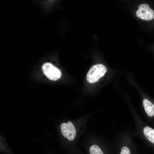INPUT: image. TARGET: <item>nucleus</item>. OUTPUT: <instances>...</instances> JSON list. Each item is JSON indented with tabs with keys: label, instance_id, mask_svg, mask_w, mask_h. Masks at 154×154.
Here are the masks:
<instances>
[{
	"label": "nucleus",
	"instance_id": "1",
	"mask_svg": "<svg viewBox=\"0 0 154 154\" xmlns=\"http://www.w3.org/2000/svg\"><path fill=\"white\" fill-rule=\"evenodd\" d=\"M105 66L102 64H98L93 66L86 75V79L89 83H93L97 82L106 72Z\"/></svg>",
	"mask_w": 154,
	"mask_h": 154
},
{
	"label": "nucleus",
	"instance_id": "2",
	"mask_svg": "<svg viewBox=\"0 0 154 154\" xmlns=\"http://www.w3.org/2000/svg\"><path fill=\"white\" fill-rule=\"evenodd\" d=\"M42 69L44 74L50 80L56 81L61 77V71L50 63L44 64Z\"/></svg>",
	"mask_w": 154,
	"mask_h": 154
},
{
	"label": "nucleus",
	"instance_id": "3",
	"mask_svg": "<svg viewBox=\"0 0 154 154\" xmlns=\"http://www.w3.org/2000/svg\"><path fill=\"white\" fill-rule=\"evenodd\" d=\"M136 14L138 17L146 21L151 20L154 18V10L150 8L147 4H140Z\"/></svg>",
	"mask_w": 154,
	"mask_h": 154
},
{
	"label": "nucleus",
	"instance_id": "4",
	"mask_svg": "<svg viewBox=\"0 0 154 154\" xmlns=\"http://www.w3.org/2000/svg\"><path fill=\"white\" fill-rule=\"evenodd\" d=\"M60 130L64 137L70 141H72L75 138L76 130L75 127L70 121L67 123H63L60 125Z\"/></svg>",
	"mask_w": 154,
	"mask_h": 154
},
{
	"label": "nucleus",
	"instance_id": "5",
	"mask_svg": "<svg viewBox=\"0 0 154 154\" xmlns=\"http://www.w3.org/2000/svg\"><path fill=\"white\" fill-rule=\"evenodd\" d=\"M143 104L145 110L148 116H154V104L146 98L143 100Z\"/></svg>",
	"mask_w": 154,
	"mask_h": 154
},
{
	"label": "nucleus",
	"instance_id": "6",
	"mask_svg": "<svg viewBox=\"0 0 154 154\" xmlns=\"http://www.w3.org/2000/svg\"><path fill=\"white\" fill-rule=\"evenodd\" d=\"M143 133L145 136L149 141L154 144V129L147 126L144 128Z\"/></svg>",
	"mask_w": 154,
	"mask_h": 154
},
{
	"label": "nucleus",
	"instance_id": "7",
	"mask_svg": "<svg viewBox=\"0 0 154 154\" xmlns=\"http://www.w3.org/2000/svg\"><path fill=\"white\" fill-rule=\"evenodd\" d=\"M90 154H104L101 149L97 145L92 146L89 149Z\"/></svg>",
	"mask_w": 154,
	"mask_h": 154
},
{
	"label": "nucleus",
	"instance_id": "8",
	"mask_svg": "<svg viewBox=\"0 0 154 154\" xmlns=\"http://www.w3.org/2000/svg\"><path fill=\"white\" fill-rule=\"evenodd\" d=\"M120 154H131V153L129 148L127 147L124 146L121 149Z\"/></svg>",
	"mask_w": 154,
	"mask_h": 154
}]
</instances>
